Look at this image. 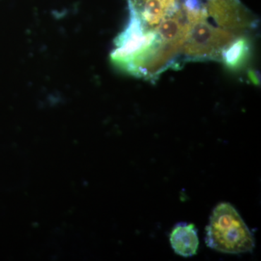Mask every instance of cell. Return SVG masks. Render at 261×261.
Wrapping results in <instances>:
<instances>
[{
    "label": "cell",
    "instance_id": "cell-1",
    "mask_svg": "<svg viewBox=\"0 0 261 261\" xmlns=\"http://www.w3.org/2000/svg\"><path fill=\"white\" fill-rule=\"evenodd\" d=\"M207 246L224 253L252 252L255 238L237 209L231 203L221 202L213 211L205 228Z\"/></svg>",
    "mask_w": 261,
    "mask_h": 261
},
{
    "label": "cell",
    "instance_id": "cell-2",
    "mask_svg": "<svg viewBox=\"0 0 261 261\" xmlns=\"http://www.w3.org/2000/svg\"><path fill=\"white\" fill-rule=\"evenodd\" d=\"M189 21L190 29L181 49L182 61H221L225 48L239 36L215 25L208 15Z\"/></svg>",
    "mask_w": 261,
    "mask_h": 261
},
{
    "label": "cell",
    "instance_id": "cell-3",
    "mask_svg": "<svg viewBox=\"0 0 261 261\" xmlns=\"http://www.w3.org/2000/svg\"><path fill=\"white\" fill-rule=\"evenodd\" d=\"M209 20L220 28L234 33L246 34L255 25V19L240 0H206Z\"/></svg>",
    "mask_w": 261,
    "mask_h": 261
},
{
    "label": "cell",
    "instance_id": "cell-4",
    "mask_svg": "<svg viewBox=\"0 0 261 261\" xmlns=\"http://www.w3.org/2000/svg\"><path fill=\"white\" fill-rule=\"evenodd\" d=\"M182 0H127L130 21L142 30L154 31L178 9Z\"/></svg>",
    "mask_w": 261,
    "mask_h": 261
},
{
    "label": "cell",
    "instance_id": "cell-5",
    "mask_svg": "<svg viewBox=\"0 0 261 261\" xmlns=\"http://www.w3.org/2000/svg\"><path fill=\"white\" fill-rule=\"evenodd\" d=\"M169 240L173 251L180 256L192 257L197 254L199 238L195 224L182 222L175 225Z\"/></svg>",
    "mask_w": 261,
    "mask_h": 261
},
{
    "label": "cell",
    "instance_id": "cell-6",
    "mask_svg": "<svg viewBox=\"0 0 261 261\" xmlns=\"http://www.w3.org/2000/svg\"><path fill=\"white\" fill-rule=\"evenodd\" d=\"M252 54V43L246 34L235 38L225 48L221 62L231 71H238L246 65Z\"/></svg>",
    "mask_w": 261,
    "mask_h": 261
}]
</instances>
